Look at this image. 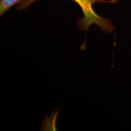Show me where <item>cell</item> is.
Masks as SVG:
<instances>
[{
	"instance_id": "cell-1",
	"label": "cell",
	"mask_w": 131,
	"mask_h": 131,
	"mask_svg": "<svg viewBox=\"0 0 131 131\" xmlns=\"http://www.w3.org/2000/svg\"><path fill=\"white\" fill-rule=\"evenodd\" d=\"M36 0H23L18 4L16 9L19 10L29 7ZM81 7L83 17L78 19L77 23L80 30L87 32L91 24H95L101 30L107 33H111L115 30L114 24L110 19L102 17L96 14L93 9V5L96 3L114 4L118 0H73Z\"/></svg>"
},
{
	"instance_id": "cell-2",
	"label": "cell",
	"mask_w": 131,
	"mask_h": 131,
	"mask_svg": "<svg viewBox=\"0 0 131 131\" xmlns=\"http://www.w3.org/2000/svg\"><path fill=\"white\" fill-rule=\"evenodd\" d=\"M23 1V0H0V15L1 16L15 5L19 4Z\"/></svg>"
}]
</instances>
